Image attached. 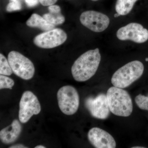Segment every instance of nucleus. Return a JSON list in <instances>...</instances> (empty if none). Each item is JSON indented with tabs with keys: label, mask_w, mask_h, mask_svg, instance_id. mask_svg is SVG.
Wrapping results in <instances>:
<instances>
[{
	"label": "nucleus",
	"mask_w": 148,
	"mask_h": 148,
	"mask_svg": "<svg viewBox=\"0 0 148 148\" xmlns=\"http://www.w3.org/2000/svg\"><path fill=\"white\" fill-rule=\"evenodd\" d=\"M101 61L99 49L85 52L75 61L72 66L71 73L74 79L79 82L90 79L97 71Z\"/></svg>",
	"instance_id": "obj_1"
},
{
	"label": "nucleus",
	"mask_w": 148,
	"mask_h": 148,
	"mask_svg": "<svg viewBox=\"0 0 148 148\" xmlns=\"http://www.w3.org/2000/svg\"><path fill=\"white\" fill-rule=\"evenodd\" d=\"M106 95L112 113L123 117L129 116L132 114L133 110L132 99L126 90L114 86L108 89Z\"/></svg>",
	"instance_id": "obj_2"
},
{
	"label": "nucleus",
	"mask_w": 148,
	"mask_h": 148,
	"mask_svg": "<svg viewBox=\"0 0 148 148\" xmlns=\"http://www.w3.org/2000/svg\"><path fill=\"white\" fill-rule=\"evenodd\" d=\"M144 71V66L142 62L131 61L115 72L111 79V82L114 86L125 88L140 78Z\"/></svg>",
	"instance_id": "obj_3"
},
{
	"label": "nucleus",
	"mask_w": 148,
	"mask_h": 148,
	"mask_svg": "<svg viewBox=\"0 0 148 148\" xmlns=\"http://www.w3.org/2000/svg\"><path fill=\"white\" fill-rule=\"evenodd\" d=\"M8 60L14 73L17 76L26 80L33 77L35 67L29 58L19 52L12 51L9 53Z\"/></svg>",
	"instance_id": "obj_4"
},
{
	"label": "nucleus",
	"mask_w": 148,
	"mask_h": 148,
	"mask_svg": "<svg viewBox=\"0 0 148 148\" xmlns=\"http://www.w3.org/2000/svg\"><path fill=\"white\" fill-rule=\"evenodd\" d=\"M59 108L67 115L75 113L79 105V97L76 88L71 86H65L58 90L57 94Z\"/></svg>",
	"instance_id": "obj_5"
},
{
	"label": "nucleus",
	"mask_w": 148,
	"mask_h": 148,
	"mask_svg": "<svg viewBox=\"0 0 148 148\" xmlns=\"http://www.w3.org/2000/svg\"><path fill=\"white\" fill-rule=\"evenodd\" d=\"M41 110L40 104L36 96L32 91H25L19 103L18 118L21 123H27L34 115L39 114Z\"/></svg>",
	"instance_id": "obj_6"
},
{
	"label": "nucleus",
	"mask_w": 148,
	"mask_h": 148,
	"mask_svg": "<svg viewBox=\"0 0 148 148\" xmlns=\"http://www.w3.org/2000/svg\"><path fill=\"white\" fill-rule=\"evenodd\" d=\"M67 39V35L64 30L53 29L38 35L34 39V44L40 48L51 49L63 44Z\"/></svg>",
	"instance_id": "obj_7"
},
{
	"label": "nucleus",
	"mask_w": 148,
	"mask_h": 148,
	"mask_svg": "<svg viewBox=\"0 0 148 148\" xmlns=\"http://www.w3.org/2000/svg\"><path fill=\"white\" fill-rule=\"evenodd\" d=\"M80 21L84 27L92 32L100 33L108 27L110 19L104 14L93 10L84 12L80 16Z\"/></svg>",
	"instance_id": "obj_8"
},
{
	"label": "nucleus",
	"mask_w": 148,
	"mask_h": 148,
	"mask_svg": "<svg viewBox=\"0 0 148 148\" xmlns=\"http://www.w3.org/2000/svg\"><path fill=\"white\" fill-rule=\"evenodd\" d=\"M116 36L121 40H130L138 43H142L148 39V30L141 24L130 23L118 30Z\"/></svg>",
	"instance_id": "obj_9"
},
{
	"label": "nucleus",
	"mask_w": 148,
	"mask_h": 148,
	"mask_svg": "<svg viewBox=\"0 0 148 148\" xmlns=\"http://www.w3.org/2000/svg\"><path fill=\"white\" fill-rule=\"evenodd\" d=\"M85 106L92 116L98 119H105L110 115V108L107 95L100 94L95 98L88 97L85 101Z\"/></svg>",
	"instance_id": "obj_10"
},
{
	"label": "nucleus",
	"mask_w": 148,
	"mask_h": 148,
	"mask_svg": "<svg viewBox=\"0 0 148 148\" xmlns=\"http://www.w3.org/2000/svg\"><path fill=\"white\" fill-rule=\"evenodd\" d=\"M88 138L93 147L97 148H115L116 143L113 137L99 127H92L88 133Z\"/></svg>",
	"instance_id": "obj_11"
},
{
	"label": "nucleus",
	"mask_w": 148,
	"mask_h": 148,
	"mask_svg": "<svg viewBox=\"0 0 148 148\" xmlns=\"http://www.w3.org/2000/svg\"><path fill=\"white\" fill-rule=\"evenodd\" d=\"M22 131V126L18 120L14 119L11 124L0 131V139L5 144H12L19 137Z\"/></svg>",
	"instance_id": "obj_12"
},
{
	"label": "nucleus",
	"mask_w": 148,
	"mask_h": 148,
	"mask_svg": "<svg viewBox=\"0 0 148 148\" xmlns=\"http://www.w3.org/2000/svg\"><path fill=\"white\" fill-rule=\"evenodd\" d=\"M26 24L28 27L38 28L42 31L47 32L52 30L55 26L48 23L43 16L36 13L33 14L27 20Z\"/></svg>",
	"instance_id": "obj_13"
},
{
	"label": "nucleus",
	"mask_w": 148,
	"mask_h": 148,
	"mask_svg": "<svg viewBox=\"0 0 148 148\" xmlns=\"http://www.w3.org/2000/svg\"><path fill=\"white\" fill-rule=\"evenodd\" d=\"M138 0H117L115 10L120 15H125L131 11Z\"/></svg>",
	"instance_id": "obj_14"
},
{
	"label": "nucleus",
	"mask_w": 148,
	"mask_h": 148,
	"mask_svg": "<svg viewBox=\"0 0 148 148\" xmlns=\"http://www.w3.org/2000/svg\"><path fill=\"white\" fill-rule=\"evenodd\" d=\"M43 17L48 23L54 26L63 24L65 21V17L61 13L55 14L49 12L44 14Z\"/></svg>",
	"instance_id": "obj_15"
},
{
	"label": "nucleus",
	"mask_w": 148,
	"mask_h": 148,
	"mask_svg": "<svg viewBox=\"0 0 148 148\" xmlns=\"http://www.w3.org/2000/svg\"><path fill=\"white\" fill-rule=\"evenodd\" d=\"M13 72L11 68L8 60L2 53L0 54V74L10 76Z\"/></svg>",
	"instance_id": "obj_16"
},
{
	"label": "nucleus",
	"mask_w": 148,
	"mask_h": 148,
	"mask_svg": "<svg viewBox=\"0 0 148 148\" xmlns=\"http://www.w3.org/2000/svg\"><path fill=\"white\" fill-rule=\"evenodd\" d=\"M14 82L13 79L4 75H0V89L9 88L12 89L14 85Z\"/></svg>",
	"instance_id": "obj_17"
},
{
	"label": "nucleus",
	"mask_w": 148,
	"mask_h": 148,
	"mask_svg": "<svg viewBox=\"0 0 148 148\" xmlns=\"http://www.w3.org/2000/svg\"><path fill=\"white\" fill-rule=\"evenodd\" d=\"M135 103L140 109L148 111V97L139 94L135 98Z\"/></svg>",
	"instance_id": "obj_18"
},
{
	"label": "nucleus",
	"mask_w": 148,
	"mask_h": 148,
	"mask_svg": "<svg viewBox=\"0 0 148 148\" xmlns=\"http://www.w3.org/2000/svg\"><path fill=\"white\" fill-rule=\"evenodd\" d=\"M21 8V3L18 0L14 1H10L8 5L6 8V10L8 12L15 11L20 10Z\"/></svg>",
	"instance_id": "obj_19"
},
{
	"label": "nucleus",
	"mask_w": 148,
	"mask_h": 148,
	"mask_svg": "<svg viewBox=\"0 0 148 148\" xmlns=\"http://www.w3.org/2000/svg\"><path fill=\"white\" fill-rule=\"evenodd\" d=\"M48 10L50 13L55 14L61 13V8L58 5H53L49 6Z\"/></svg>",
	"instance_id": "obj_20"
},
{
	"label": "nucleus",
	"mask_w": 148,
	"mask_h": 148,
	"mask_svg": "<svg viewBox=\"0 0 148 148\" xmlns=\"http://www.w3.org/2000/svg\"><path fill=\"white\" fill-rule=\"evenodd\" d=\"M57 0H39L40 3L44 6H49L55 4Z\"/></svg>",
	"instance_id": "obj_21"
},
{
	"label": "nucleus",
	"mask_w": 148,
	"mask_h": 148,
	"mask_svg": "<svg viewBox=\"0 0 148 148\" xmlns=\"http://www.w3.org/2000/svg\"><path fill=\"white\" fill-rule=\"evenodd\" d=\"M25 2L28 6L33 7L37 5L40 2L39 0H25Z\"/></svg>",
	"instance_id": "obj_22"
},
{
	"label": "nucleus",
	"mask_w": 148,
	"mask_h": 148,
	"mask_svg": "<svg viewBox=\"0 0 148 148\" xmlns=\"http://www.w3.org/2000/svg\"><path fill=\"white\" fill-rule=\"evenodd\" d=\"M10 148H27V147H25L24 145L21 144H17L11 146Z\"/></svg>",
	"instance_id": "obj_23"
},
{
	"label": "nucleus",
	"mask_w": 148,
	"mask_h": 148,
	"mask_svg": "<svg viewBox=\"0 0 148 148\" xmlns=\"http://www.w3.org/2000/svg\"><path fill=\"white\" fill-rule=\"evenodd\" d=\"M35 148H45L46 147H45V146L41 145H38L36 146L35 147Z\"/></svg>",
	"instance_id": "obj_24"
},
{
	"label": "nucleus",
	"mask_w": 148,
	"mask_h": 148,
	"mask_svg": "<svg viewBox=\"0 0 148 148\" xmlns=\"http://www.w3.org/2000/svg\"><path fill=\"white\" fill-rule=\"evenodd\" d=\"M120 16V15L117 13L115 14H114V15L115 17H118V16Z\"/></svg>",
	"instance_id": "obj_25"
},
{
	"label": "nucleus",
	"mask_w": 148,
	"mask_h": 148,
	"mask_svg": "<svg viewBox=\"0 0 148 148\" xmlns=\"http://www.w3.org/2000/svg\"><path fill=\"white\" fill-rule=\"evenodd\" d=\"M145 147H132V148H144Z\"/></svg>",
	"instance_id": "obj_26"
},
{
	"label": "nucleus",
	"mask_w": 148,
	"mask_h": 148,
	"mask_svg": "<svg viewBox=\"0 0 148 148\" xmlns=\"http://www.w3.org/2000/svg\"><path fill=\"white\" fill-rule=\"evenodd\" d=\"M91 1H98L99 0H91Z\"/></svg>",
	"instance_id": "obj_27"
},
{
	"label": "nucleus",
	"mask_w": 148,
	"mask_h": 148,
	"mask_svg": "<svg viewBox=\"0 0 148 148\" xmlns=\"http://www.w3.org/2000/svg\"><path fill=\"white\" fill-rule=\"evenodd\" d=\"M145 60L146 61H148V58H146Z\"/></svg>",
	"instance_id": "obj_28"
},
{
	"label": "nucleus",
	"mask_w": 148,
	"mask_h": 148,
	"mask_svg": "<svg viewBox=\"0 0 148 148\" xmlns=\"http://www.w3.org/2000/svg\"><path fill=\"white\" fill-rule=\"evenodd\" d=\"M10 1H16V0H10Z\"/></svg>",
	"instance_id": "obj_29"
}]
</instances>
